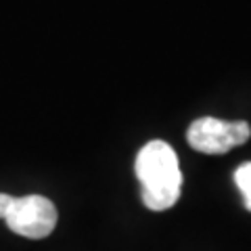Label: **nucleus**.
I'll use <instances>...</instances> for the list:
<instances>
[{
	"instance_id": "20e7f679",
	"label": "nucleus",
	"mask_w": 251,
	"mask_h": 251,
	"mask_svg": "<svg viewBox=\"0 0 251 251\" xmlns=\"http://www.w3.org/2000/svg\"><path fill=\"white\" fill-rule=\"evenodd\" d=\"M234 184L243 195V203H245L247 211H251V161H245L234 170Z\"/></svg>"
},
{
	"instance_id": "f03ea898",
	"label": "nucleus",
	"mask_w": 251,
	"mask_h": 251,
	"mask_svg": "<svg viewBox=\"0 0 251 251\" xmlns=\"http://www.w3.org/2000/svg\"><path fill=\"white\" fill-rule=\"evenodd\" d=\"M251 136V126L247 122H226L218 117H201L188 126L186 140L195 151L220 155L234 147L247 143Z\"/></svg>"
},
{
	"instance_id": "39448f33",
	"label": "nucleus",
	"mask_w": 251,
	"mask_h": 251,
	"mask_svg": "<svg viewBox=\"0 0 251 251\" xmlns=\"http://www.w3.org/2000/svg\"><path fill=\"white\" fill-rule=\"evenodd\" d=\"M11 201H13V197H11V195H6V193H0V218H4L6 209H9V205H11Z\"/></svg>"
},
{
	"instance_id": "f257e3e1",
	"label": "nucleus",
	"mask_w": 251,
	"mask_h": 251,
	"mask_svg": "<svg viewBox=\"0 0 251 251\" xmlns=\"http://www.w3.org/2000/svg\"><path fill=\"white\" fill-rule=\"evenodd\" d=\"M143 186V203L153 211H166L176 205L182 188L178 155L163 140H151L138 151L134 163Z\"/></svg>"
},
{
	"instance_id": "7ed1b4c3",
	"label": "nucleus",
	"mask_w": 251,
	"mask_h": 251,
	"mask_svg": "<svg viewBox=\"0 0 251 251\" xmlns=\"http://www.w3.org/2000/svg\"><path fill=\"white\" fill-rule=\"evenodd\" d=\"M2 220L13 232L21 234V237L44 239L57 226V207L42 195L13 197Z\"/></svg>"
}]
</instances>
